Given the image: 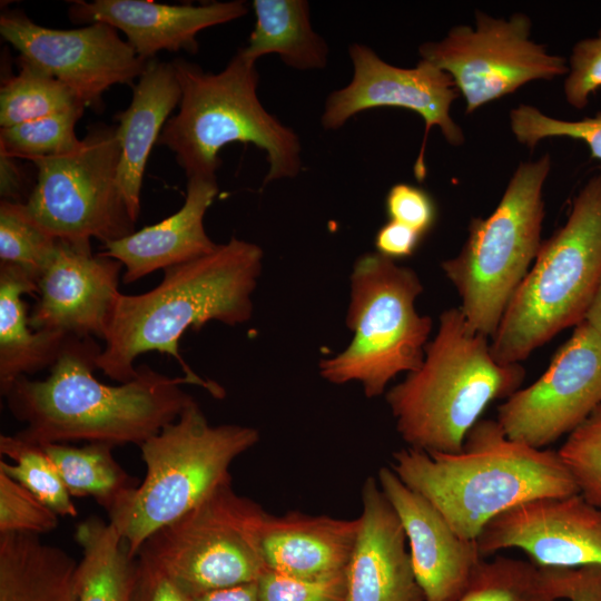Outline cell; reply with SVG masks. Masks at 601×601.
I'll return each instance as SVG.
<instances>
[{"label":"cell","mask_w":601,"mask_h":601,"mask_svg":"<svg viewBox=\"0 0 601 601\" xmlns=\"http://www.w3.org/2000/svg\"><path fill=\"white\" fill-rule=\"evenodd\" d=\"M102 347L93 337L69 336L43 380L18 378L3 395L12 416L24 424L16 435L38 445L83 441L140 446L174 422L194 400L171 377L142 364L119 385L93 372Z\"/></svg>","instance_id":"cell-1"},{"label":"cell","mask_w":601,"mask_h":601,"mask_svg":"<svg viewBox=\"0 0 601 601\" xmlns=\"http://www.w3.org/2000/svg\"><path fill=\"white\" fill-rule=\"evenodd\" d=\"M258 441L255 427L209 424L195 400L145 441V477L107 512L131 555L157 530L231 483L230 465Z\"/></svg>","instance_id":"cell-6"},{"label":"cell","mask_w":601,"mask_h":601,"mask_svg":"<svg viewBox=\"0 0 601 601\" xmlns=\"http://www.w3.org/2000/svg\"><path fill=\"white\" fill-rule=\"evenodd\" d=\"M41 446L71 497H92L106 512L139 484L117 462L111 444L91 442L72 446L50 443Z\"/></svg>","instance_id":"cell-28"},{"label":"cell","mask_w":601,"mask_h":601,"mask_svg":"<svg viewBox=\"0 0 601 601\" xmlns=\"http://www.w3.org/2000/svg\"><path fill=\"white\" fill-rule=\"evenodd\" d=\"M19 72L2 79L0 126L11 127L52 114L85 107L65 83L18 58Z\"/></svg>","instance_id":"cell-29"},{"label":"cell","mask_w":601,"mask_h":601,"mask_svg":"<svg viewBox=\"0 0 601 601\" xmlns=\"http://www.w3.org/2000/svg\"><path fill=\"white\" fill-rule=\"evenodd\" d=\"M17 158L0 150V195L1 200L24 203L22 200L26 184Z\"/></svg>","instance_id":"cell-43"},{"label":"cell","mask_w":601,"mask_h":601,"mask_svg":"<svg viewBox=\"0 0 601 601\" xmlns=\"http://www.w3.org/2000/svg\"><path fill=\"white\" fill-rule=\"evenodd\" d=\"M377 482L401 521L425 601H456L484 560L476 541L461 538L440 511L391 466L378 470Z\"/></svg>","instance_id":"cell-18"},{"label":"cell","mask_w":601,"mask_h":601,"mask_svg":"<svg viewBox=\"0 0 601 601\" xmlns=\"http://www.w3.org/2000/svg\"><path fill=\"white\" fill-rule=\"evenodd\" d=\"M550 169L548 154L521 162L493 213L472 218L460 253L441 264L467 324L491 339L541 247Z\"/></svg>","instance_id":"cell-8"},{"label":"cell","mask_w":601,"mask_h":601,"mask_svg":"<svg viewBox=\"0 0 601 601\" xmlns=\"http://www.w3.org/2000/svg\"><path fill=\"white\" fill-rule=\"evenodd\" d=\"M59 525V515L24 486L0 472V533L41 534Z\"/></svg>","instance_id":"cell-36"},{"label":"cell","mask_w":601,"mask_h":601,"mask_svg":"<svg viewBox=\"0 0 601 601\" xmlns=\"http://www.w3.org/2000/svg\"><path fill=\"white\" fill-rule=\"evenodd\" d=\"M530 33L524 13L506 20L477 11L474 28L456 26L442 40L423 43L418 52L451 76L466 114H472L530 81L568 75L565 58L550 55Z\"/></svg>","instance_id":"cell-12"},{"label":"cell","mask_w":601,"mask_h":601,"mask_svg":"<svg viewBox=\"0 0 601 601\" xmlns=\"http://www.w3.org/2000/svg\"><path fill=\"white\" fill-rule=\"evenodd\" d=\"M58 239L28 211L24 203H0V263L13 264L38 282Z\"/></svg>","instance_id":"cell-32"},{"label":"cell","mask_w":601,"mask_h":601,"mask_svg":"<svg viewBox=\"0 0 601 601\" xmlns=\"http://www.w3.org/2000/svg\"><path fill=\"white\" fill-rule=\"evenodd\" d=\"M345 570L346 601H425L401 521L377 479L362 486V511Z\"/></svg>","instance_id":"cell-19"},{"label":"cell","mask_w":601,"mask_h":601,"mask_svg":"<svg viewBox=\"0 0 601 601\" xmlns=\"http://www.w3.org/2000/svg\"><path fill=\"white\" fill-rule=\"evenodd\" d=\"M0 453L13 462L1 460L0 472L29 490L59 516L78 515L71 495L41 445L27 442L16 434H2Z\"/></svg>","instance_id":"cell-30"},{"label":"cell","mask_w":601,"mask_h":601,"mask_svg":"<svg viewBox=\"0 0 601 601\" xmlns=\"http://www.w3.org/2000/svg\"><path fill=\"white\" fill-rule=\"evenodd\" d=\"M24 294H37L36 280L21 267L0 263V392L3 396L21 376L50 368L69 335L33 331Z\"/></svg>","instance_id":"cell-24"},{"label":"cell","mask_w":601,"mask_h":601,"mask_svg":"<svg viewBox=\"0 0 601 601\" xmlns=\"http://www.w3.org/2000/svg\"><path fill=\"white\" fill-rule=\"evenodd\" d=\"M510 126L516 140L529 148H534L542 139L565 137L583 141L591 157L601 161V112L579 120H564L522 104L511 110Z\"/></svg>","instance_id":"cell-35"},{"label":"cell","mask_w":601,"mask_h":601,"mask_svg":"<svg viewBox=\"0 0 601 601\" xmlns=\"http://www.w3.org/2000/svg\"><path fill=\"white\" fill-rule=\"evenodd\" d=\"M600 282L601 175H595L573 199L565 224L542 242L491 339L494 358L520 364L559 332L578 325Z\"/></svg>","instance_id":"cell-7"},{"label":"cell","mask_w":601,"mask_h":601,"mask_svg":"<svg viewBox=\"0 0 601 601\" xmlns=\"http://www.w3.org/2000/svg\"><path fill=\"white\" fill-rule=\"evenodd\" d=\"M587 321L601 335V282L584 316Z\"/></svg>","instance_id":"cell-45"},{"label":"cell","mask_w":601,"mask_h":601,"mask_svg":"<svg viewBox=\"0 0 601 601\" xmlns=\"http://www.w3.org/2000/svg\"><path fill=\"white\" fill-rule=\"evenodd\" d=\"M541 570L556 600L601 601V565Z\"/></svg>","instance_id":"cell-40"},{"label":"cell","mask_w":601,"mask_h":601,"mask_svg":"<svg viewBox=\"0 0 601 601\" xmlns=\"http://www.w3.org/2000/svg\"><path fill=\"white\" fill-rule=\"evenodd\" d=\"M2 38L20 52V58L69 87L95 109L114 85H132L148 61L118 36L117 29L95 22L62 30L37 24L21 10L0 16Z\"/></svg>","instance_id":"cell-14"},{"label":"cell","mask_w":601,"mask_h":601,"mask_svg":"<svg viewBox=\"0 0 601 601\" xmlns=\"http://www.w3.org/2000/svg\"><path fill=\"white\" fill-rule=\"evenodd\" d=\"M388 220L401 223L422 236L434 226L437 209L432 196L424 189L406 183L393 185L385 198Z\"/></svg>","instance_id":"cell-39"},{"label":"cell","mask_w":601,"mask_h":601,"mask_svg":"<svg viewBox=\"0 0 601 601\" xmlns=\"http://www.w3.org/2000/svg\"><path fill=\"white\" fill-rule=\"evenodd\" d=\"M476 544L483 558L520 549L540 568L601 565V509L580 493L530 500L492 519Z\"/></svg>","instance_id":"cell-16"},{"label":"cell","mask_w":601,"mask_h":601,"mask_svg":"<svg viewBox=\"0 0 601 601\" xmlns=\"http://www.w3.org/2000/svg\"><path fill=\"white\" fill-rule=\"evenodd\" d=\"M348 52L353 78L347 86L327 97L322 115L323 127L336 130L358 112L378 107H397L418 114L425 122V132L414 175L422 181L426 176L424 155L432 127H439L445 140L453 146L464 141L461 127L450 115L459 96L453 79L424 59L413 68H401L385 62L364 45L354 43Z\"/></svg>","instance_id":"cell-15"},{"label":"cell","mask_w":601,"mask_h":601,"mask_svg":"<svg viewBox=\"0 0 601 601\" xmlns=\"http://www.w3.org/2000/svg\"><path fill=\"white\" fill-rule=\"evenodd\" d=\"M263 258L258 245L231 237L208 255L164 269L161 282L146 293H119L97 368L126 383L137 375L134 363L139 355L159 352L175 357L193 384L220 396L217 384L203 380L185 363L179 338L188 328L199 329L210 321L229 326L247 322Z\"/></svg>","instance_id":"cell-2"},{"label":"cell","mask_w":601,"mask_h":601,"mask_svg":"<svg viewBox=\"0 0 601 601\" xmlns=\"http://www.w3.org/2000/svg\"><path fill=\"white\" fill-rule=\"evenodd\" d=\"M267 512L225 484L160 528L137 555L154 562L187 597L257 582Z\"/></svg>","instance_id":"cell-10"},{"label":"cell","mask_w":601,"mask_h":601,"mask_svg":"<svg viewBox=\"0 0 601 601\" xmlns=\"http://www.w3.org/2000/svg\"><path fill=\"white\" fill-rule=\"evenodd\" d=\"M358 525V518L346 520L297 511L268 513L260 541L265 564L270 571L300 579L344 573Z\"/></svg>","instance_id":"cell-22"},{"label":"cell","mask_w":601,"mask_h":601,"mask_svg":"<svg viewBox=\"0 0 601 601\" xmlns=\"http://www.w3.org/2000/svg\"><path fill=\"white\" fill-rule=\"evenodd\" d=\"M78 563L38 534L0 533V601H79Z\"/></svg>","instance_id":"cell-25"},{"label":"cell","mask_w":601,"mask_h":601,"mask_svg":"<svg viewBox=\"0 0 601 601\" xmlns=\"http://www.w3.org/2000/svg\"><path fill=\"white\" fill-rule=\"evenodd\" d=\"M456 601H559L542 570L531 561L509 556L483 560Z\"/></svg>","instance_id":"cell-31"},{"label":"cell","mask_w":601,"mask_h":601,"mask_svg":"<svg viewBox=\"0 0 601 601\" xmlns=\"http://www.w3.org/2000/svg\"><path fill=\"white\" fill-rule=\"evenodd\" d=\"M422 238L414 229L388 220L377 230L374 243L378 254L395 260L413 255Z\"/></svg>","instance_id":"cell-42"},{"label":"cell","mask_w":601,"mask_h":601,"mask_svg":"<svg viewBox=\"0 0 601 601\" xmlns=\"http://www.w3.org/2000/svg\"><path fill=\"white\" fill-rule=\"evenodd\" d=\"M423 292L417 274L381 254L361 255L351 274L346 325L349 345L318 364L333 384L358 382L367 397L382 395L397 374L417 370L432 331L415 300Z\"/></svg>","instance_id":"cell-9"},{"label":"cell","mask_w":601,"mask_h":601,"mask_svg":"<svg viewBox=\"0 0 601 601\" xmlns=\"http://www.w3.org/2000/svg\"><path fill=\"white\" fill-rule=\"evenodd\" d=\"M83 111L79 107L1 128L0 150L32 161L69 152L80 144L76 125Z\"/></svg>","instance_id":"cell-33"},{"label":"cell","mask_w":601,"mask_h":601,"mask_svg":"<svg viewBox=\"0 0 601 601\" xmlns=\"http://www.w3.org/2000/svg\"><path fill=\"white\" fill-rule=\"evenodd\" d=\"M217 194L216 178L189 177L185 203L177 213L102 245L100 254L124 265L125 284L210 254L218 244L206 234L204 217Z\"/></svg>","instance_id":"cell-21"},{"label":"cell","mask_w":601,"mask_h":601,"mask_svg":"<svg viewBox=\"0 0 601 601\" xmlns=\"http://www.w3.org/2000/svg\"><path fill=\"white\" fill-rule=\"evenodd\" d=\"M601 405V335L582 321L534 383L497 410L505 434L544 449L572 433Z\"/></svg>","instance_id":"cell-13"},{"label":"cell","mask_w":601,"mask_h":601,"mask_svg":"<svg viewBox=\"0 0 601 601\" xmlns=\"http://www.w3.org/2000/svg\"><path fill=\"white\" fill-rule=\"evenodd\" d=\"M256 22L242 55L256 62L276 53L285 65L298 70L323 69L328 47L311 24L309 4L304 0H254Z\"/></svg>","instance_id":"cell-26"},{"label":"cell","mask_w":601,"mask_h":601,"mask_svg":"<svg viewBox=\"0 0 601 601\" xmlns=\"http://www.w3.org/2000/svg\"><path fill=\"white\" fill-rule=\"evenodd\" d=\"M81 549L77 581L79 601H131L137 556L109 521L90 516L75 529Z\"/></svg>","instance_id":"cell-27"},{"label":"cell","mask_w":601,"mask_h":601,"mask_svg":"<svg viewBox=\"0 0 601 601\" xmlns=\"http://www.w3.org/2000/svg\"><path fill=\"white\" fill-rule=\"evenodd\" d=\"M260 601H346L345 572L300 579L267 570L257 581Z\"/></svg>","instance_id":"cell-37"},{"label":"cell","mask_w":601,"mask_h":601,"mask_svg":"<svg viewBox=\"0 0 601 601\" xmlns=\"http://www.w3.org/2000/svg\"><path fill=\"white\" fill-rule=\"evenodd\" d=\"M131 601H189V599L154 562L144 555H137Z\"/></svg>","instance_id":"cell-41"},{"label":"cell","mask_w":601,"mask_h":601,"mask_svg":"<svg viewBox=\"0 0 601 601\" xmlns=\"http://www.w3.org/2000/svg\"><path fill=\"white\" fill-rule=\"evenodd\" d=\"M558 453L579 493L601 509V405L568 435Z\"/></svg>","instance_id":"cell-34"},{"label":"cell","mask_w":601,"mask_h":601,"mask_svg":"<svg viewBox=\"0 0 601 601\" xmlns=\"http://www.w3.org/2000/svg\"><path fill=\"white\" fill-rule=\"evenodd\" d=\"M248 12L245 1L167 4L150 0L72 1L68 14L76 22H104L125 33L127 42L148 61L167 50L198 51L201 30L227 23Z\"/></svg>","instance_id":"cell-20"},{"label":"cell","mask_w":601,"mask_h":601,"mask_svg":"<svg viewBox=\"0 0 601 601\" xmlns=\"http://www.w3.org/2000/svg\"><path fill=\"white\" fill-rule=\"evenodd\" d=\"M390 466L461 538L472 541L492 519L520 503L579 493L558 451L512 440L493 420H480L457 453L407 446L392 454Z\"/></svg>","instance_id":"cell-3"},{"label":"cell","mask_w":601,"mask_h":601,"mask_svg":"<svg viewBox=\"0 0 601 601\" xmlns=\"http://www.w3.org/2000/svg\"><path fill=\"white\" fill-rule=\"evenodd\" d=\"M189 601H260L257 582L239 584L188 597Z\"/></svg>","instance_id":"cell-44"},{"label":"cell","mask_w":601,"mask_h":601,"mask_svg":"<svg viewBox=\"0 0 601 601\" xmlns=\"http://www.w3.org/2000/svg\"><path fill=\"white\" fill-rule=\"evenodd\" d=\"M117 126L95 124L71 151L33 160L37 181L26 207L53 237L102 245L135 233L118 185Z\"/></svg>","instance_id":"cell-11"},{"label":"cell","mask_w":601,"mask_h":601,"mask_svg":"<svg viewBox=\"0 0 601 601\" xmlns=\"http://www.w3.org/2000/svg\"><path fill=\"white\" fill-rule=\"evenodd\" d=\"M180 98L173 63L151 59L134 86L130 105L116 116L120 145L118 185L135 223L140 213V190L150 150Z\"/></svg>","instance_id":"cell-23"},{"label":"cell","mask_w":601,"mask_h":601,"mask_svg":"<svg viewBox=\"0 0 601 601\" xmlns=\"http://www.w3.org/2000/svg\"><path fill=\"white\" fill-rule=\"evenodd\" d=\"M122 268L115 258L92 254L90 244L58 239L37 282L38 299L29 315L30 327L104 339L120 293Z\"/></svg>","instance_id":"cell-17"},{"label":"cell","mask_w":601,"mask_h":601,"mask_svg":"<svg viewBox=\"0 0 601 601\" xmlns=\"http://www.w3.org/2000/svg\"><path fill=\"white\" fill-rule=\"evenodd\" d=\"M171 63L181 98L157 145L175 154L187 178H216L219 151L234 141L250 142L266 151L269 169L264 184L299 174V138L260 104L256 62L238 50L218 73L183 59Z\"/></svg>","instance_id":"cell-5"},{"label":"cell","mask_w":601,"mask_h":601,"mask_svg":"<svg viewBox=\"0 0 601 601\" xmlns=\"http://www.w3.org/2000/svg\"><path fill=\"white\" fill-rule=\"evenodd\" d=\"M524 377L521 364L499 363L489 337L454 307L441 314L421 366L386 392V402L408 447L457 453L486 406L509 398Z\"/></svg>","instance_id":"cell-4"},{"label":"cell","mask_w":601,"mask_h":601,"mask_svg":"<svg viewBox=\"0 0 601 601\" xmlns=\"http://www.w3.org/2000/svg\"><path fill=\"white\" fill-rule=\"evenodd\" d=\"M600 88L601 29L595 37L580 40L574 45L564 80V96L570 106L581 109Z\"/></svg>","instance_id":"cell-38"}]
</instances>
